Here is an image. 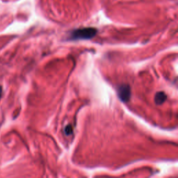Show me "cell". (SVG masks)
Masks as SVG:
<instances>
[{"label": "cell", "instance_id": "3957f363", "mask_svg": "<svg viewBox=\"0 0 178 178\" xmlns=\"http://www.w3.org/2000/svg\"><path fill=\"white\" fill-rule=\"evenodd\" d=\"M166 98L167 96L166 95L164 92H158V93H156L155 97V103L157 104V105H161V104H162L165 102Z\"/></svg>", "mask_w": 178, "mask_h": 178}, {"label": "cell", "instance_id": "6da1fadb", "mask_svg": "<svg viewBox=\"0 0 178 178\" xmlns=\"http://www.w3.org/2000/svg\"><path fill=\"white\" fill-rule=\"evenodd\" d=\"M97 32V29L93 27H86V28L75 29L70 33L69 39L72 41L91 39L96 35Z\"/></svg>", "mask_w": 178, "mask_h": 178}, {"label": "cell", "instance_id": "5b68a950", "mask_svg": "<svg viewBox=\"0 0 178 178\" xmlns=\"http://www.w3.org/2000/svg\"><path fill=\"white\" fill-rule=\"evenodd\" d=\"M2 88L1 86H0V97H2Z\"/></svg>", "mask_w": 178, "mask_h": 178}, {"label": "cell", "instance_id": "277c9868", "mask_svg": "<svg viewBox=\"0 0 178 178\" xmlns=\"http://www.w3.org/2000/svg\"><path fill=\"white\" fill-rule=\"evenodd\" d=\"M64 132H65L66 135L72 134L73 132V129L71 125H67V126H66L65 128H64Z\"/></svg>", "mask_w": 178, "mask_h": 178}, {"label": "cell", "instance_id": "7a4b0ae2", "mask_svg": "<svg viewBox=\"0 0 178 178\" xmlns=\"http://www.w3.org/2000/svg\"><path fill=\"white\" fill-rule=\"evenodd\" d=\"M118 97L122 102H127L130 99L131 88L128 84H122L118 88Z\"/></svg>", "mask_w": 178, "mask_h": 178}]
</instances>
